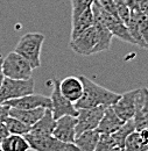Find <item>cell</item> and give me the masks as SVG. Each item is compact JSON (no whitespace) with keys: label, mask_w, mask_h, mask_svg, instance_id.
Returning <instances> with one entry per match:
<instances>
[{"label":"cell","mask_w":148,"mask_h":151,"mask_svg":"<svg viewBox=\"0 0 148 151\" xmlns=\"http://www.w3.org/2000/svg\"><path fill=\"white\" fill-rule=\"evenodd\" d=\"M83 84V93L82 96L75 102V107L79 108H93V107H109L112 106L118 99L120 94L107 90L98 84H96L91 79L85 76L79 77Z\"/></svg>","instance_id":"6da1fadb"},{"label":"cell","mask_w":148,"mask_h":151,"mask_svg":"<svg viewBox=\"0 0 148 151\" xmlns=\"http://www.w3.org/2000/svg\"><path fill=\"white\" fill-rule=\"evenodd\" d=\"M46 36L41 33H27L22 35L15 45V52L23 57L30 66L37 69L41 66V49Z\"/></svg>","instance_id":"7a4b0ae2"},{"label":"cell","mask_w":148,"mask_h":151,"mask_svg":"<svg viewBox=\"0 0 148 151\" xmlns=\"http://www.w3.org/2000/svg\"><path fill=\"white\" fill-rule=\"evenodd\" d=\"M91 8H92L93 18H94V19H98L99 21H102V22L105 24V27L110 30L112 36H115V37L120 38L121 41L127 42V43H130V44H136L135 41L133 40V37L131 36L127 26H126L121 20L119 19V17L105 12V11L98 5V2H97L96 0H94V2L92 4Z\"/></svg>","instance_id":"3957f363"},{"label":"cell","mask_w":148,"mask_h":151,"mask_svg":"<svg viewBox=\"0 0 148 151\" xmlns=\"http://www.w3.org/2000/svg\"><path fill=\"white\" fill-rule=\"evenodd\" d=\"M1 70L6 78L18 80L29 79L33 75V68L30 64L15 51H12L6 57H2Z\"/></svg>","instance_id":"277c9868"},{"label":"cell","mask_w":148,"mask_h":151,"mask_svg":"<svg viewBox=\"0 0 148 151\" xmlns=\"http://www.w3.org/2000/svg\"><path fill=\"white\" fill-rule=\"evenodd\" d=\"M25 137L33 151H78L74 143L62 142L53 135H34L27 132Z\"/></svg>","instance_id":"5b68a950"},{"label":"cell","mask_w":148,"mask_h":151,"mask_svg":"<svg viewBox=\"0 0 148 151\" xmlns=\"http://www.w3.org/2000/svg\"><path fill=\"white\" fill-rule=\"evenodd\" d=\"M35 83L33 78L26 80H18L11 78H4L0 86V104H4L8 100L17 99L23 95L30 94L34 92Z\"/></svg>","instance_id":"8992f818"},{"label":"cell","mask_w":148,"mask_h":151,"mask_svg":"<svg viewBox=\"0 0 148 151\" xmlns=\"http://www.w3.org/2000/svg\"><path fill=\"white\" fill-rule=\"evenodd\" d=\"M97 44H98V34L94 26H91L90 28L78 34L76 37L70 38L69 47L74 52L78 55L89 56L94 54Z\"/></svg>","instance_id":"52a82bcc"},{"label":"cell","mask_w":148,"mask_h":151,"mask_svg":"<svg viewBox=\"0 0 148 151\" xmlns=\"http://www.w3.org/2000/svg\"><path fill=\"white\" fill-rule=\"evenodd\" d=\"M104 106L93 108H79L76 115V136L82 132L94 130L104 114Z\"/></svg>","instance_id":"ba28073f"},{"label":"cell","mask_w":148,"mask_h":151,"mask_svg":"<svg viewBox=\"0 0 148 151\" xmlns=\"http://www.w3.org/2000/svg\"><path fill=\"white\" fill-rule=\"evenodd\" d=\"M50 81L53 84L52 95L49 96L50 98V102H52L50 111L53 113L54 119L57 120V119H59L61 116H64V115L76 116L78 111L75 107V105L73 102H70L68 99H65L59 92V86H58L59 80L54 79V80H50Z\"/></svg>","instance_id":"9c48e42d"},{"label":"cell","mask_w":148,"mask_h":151,"mask_svg":"<svg viewBox=\"0 0 148 151\" xmlns=\"http://www.w3.org/2000/svg\"><path fill=\"white\" fill-rule=\"evenodd\" d=\"M138 93H139V88L128 91L124 94H120L119 99L111 106L123 122H126L131 119H133V115L135 112Z\"/></svg>","instance_id":"30bf717a"},{"label":"cell","mask_w":148,"mask_h":151,"mask_svg":"<svg viewBox=\"0 0 148 151\" xmlns=\"http://www.w3.org/2000/svg\"><path fill=\"white\" fill-rule=\"evenodd\" d=\"M11 108H17V109H35V108H50L52 102L50 98L37 93H30V94L23 95L17 99L8 100L4 102Z\"/></svg>","instance_id":"8fae6325"},{"label":"cell","mask_w":148,"mask_h":151,"mask_svg":"<svg viewBox=\"0 0 148 151\" xmlns=\"http://www.w3.org/2000/svg\"><path fill=\"white\" fill-rule=\"evenodd\" d=\"M52 135L62 142L74 143L76 138V116L64 115L57 119Z\"/></svg>","instance_id":"7c38bea8"},{"label":"cell","mask_w":148,"mask_h":151,"mask_svg":"<svg viewBox=\"0 0 148 151\" xmlns=\"http://www.w3.org/2000/svg\"><path fill=\"white\" fill-rule=\"evenodd\" d=\"M133 122L136 132L148 129V93L146 87L139 88Z\"/></svg>","instance_id":"4fadbf2b"},{"label":"cell","mask_w":148,"mask_h":151,"mask_svg":"<svg viewBox=\"0 0 148 151\" xmlns=\"http://www.w3.org/2000/svg\"><path fill=\"white\" fill-rule=\"evenodd\" d=\"M59 92L65 99H68L70 102H75L82 96L83 93V84L79 77L70 76L62 80H59Z\"/></svg>","instance_id":"5bb4252c"},{"label":"cell","mask_w":148,"mask_h":151,"mask_svg":"<svg viewBox=\"0 0 148 151\" xmlns=\"http://www.w3.org/2000/svg\"><path fill=\"white\" fill-rule=\"evenodd\" d=\"M124 122L119 119V116L115 114V112L113 111L111 106L109 107H105L104 109V114L98 123V127H97V132L99 134H107L110 135L112 132H114L117 129H119L121 127Z\"/></svg>","instance_id":"9a60e30c"},{"label":"cell","mask_w":148,"mask_h":151,"mask_svg":"<svg viewBox=\"0 0 148 151\" xmlns=\"http://www.w3.org/2000/svg\"><path fill=\"white\" fill-rule=\"evenodd\" d=\"M124 151H148V129L130 134L125 141Z\"/></svg>","instance_id":"2e32d148"},{"label":"cell","mask_w":148,"mask_h":151,"mask_svg":"<svg viewBox=\"0 0 148 151\" xmlns=\"http://www.w3.org/2000/svg\"><path fill=\"white\" fill-rule=\"evenodd\" d=\"M46 108H35V109H17L9 107V116L18 119L22 123L28 127H32L35 122H37L44 113Z\"/></svg>","instance_id":"e0dca14e"},{"label":"cell","mask_w":148,"mask_h":151,"mask_svg":"<svg viewBox=\"0 0 148 151\" xmlns=\"http://www.w3.org/2000/svg\"><path fill=\"white\" fill-rule=\"evenodd\" d=\"M56 120L53 116L50 108H46L42 117L30 127V134L34 135H52L55 128Z\"/></svg>","instance_id":"ac0fdd59"},{"label":"cell","mask_w":148,"mask_h":151,"mask_svg":"<svg viewBox=\"0 0 148 151\" xmlns=\"http://www.w3.org/2000/svg\"><path fill=\"white\" fill-rule=\"evenodd\" d=\"M93 20H94L93 26H94V28L97 30V34H98V44L96 47L94 54H99V52H103V51H109L110 48H111V42L113 36L102 21H99L98 19H94V18H93Z\"/></svg>","instance_id":"d6986e66"},{"label":"cell","mask_w":148,"mask_h":151,"mask_svg":"<svg viewBox=\"0 0 148 151\" xmlns=\"http://www.w3.org/2000/svg\"><path fill=\"white\" fill-rule=\"evenodd\" d=\"M1 151H28L30 150L29 143L26 139L25 135H14L9 134L1 143H0Z\"/></svg>","instance_id":"ffe728a7"},{"label":"cell","mask_w":148,"mask_h":151,"mask_svg":"<svg viewBox=\"0 0 148 151\" xmlns=\"http://www.w3.org/2000/svg\"><path fill=\"white\" fill-rule=\"evenodd\" d=\"M93 13L92 8H88L85 9L83 13H81L78 17H76L75 19L71 20L73 23V28H71V38L76 37L78 34H81L82 32H84L85 29L90 28L93 26Z\"/></svg>","instance_id":"44dd1931"},{"label":"cell","mask_w":148,"mask_h":151,"mask_svg":"<svg viewBox=\"0 0 148 151\" xmlns=\"http://www.w3.org/2000/svg\"><path fill=\"white\" fill-rule=\"evenodd\" d=\"M98 138H99V132L96 129L89 130L76 136L74 144L77 147L78 151H94Z\"/></svg>","instance_id":"7402d4cb"},{"label":"cell","mask_w":148,"mask_h":151,"mask_svg":"<svg viewBox=\"0 0 148 151\" xmlns=\"http://www.w3.org/2000/svg\"><path fill=\"white\" fill-rule=\"evenodd\" d=\"M134 130H135V127H134L133 119H131L128 121L124 122L119 129H117L114 132L110 134L112 137V141H113L114 147H124L127 136H128L130 134H132Z\"/></svg>","instance_id":"603a6c76"},{"label":"cell","mask_w":148,"mask_h":151,"mask_svg":"<svg viewBox=\"0 0 148 151\" xmlns=\"http://www.w3.org/2000/svg\"><path fill=\"white\" fill-rule=\"evenodd\" d=\"M4 123H5V126H6V128H7V130H8L9 134L26 135L27 132H29V130H30V127L26 126L25 123L19 121L18 119H14L12 116H8Z\"/></svg>","instance_id":"cb8c5ba5"},{"label":"cell","mask_w":148,"mask_h":151,"mask_svg":"<svg viewBox=\"0 0 148 151\" xmlns=\"http://www.w3.org/2000/svg\"><path fill=\"white\" fill-rule=\"evenodd\" d=\"M93 2H94V0H71V5H73L71 20L75 19L76 17H78L85 9L90 8Z\"/></svg>","instance_id":"d4e9b609"},{"label":"cell","mask_w":148,"mask_h":151,"mask_svg":"<svg viewBox=\"0 0 148 151\" xmlns=\"http://www.w3.org/2000/svg\"><path fill=\"white\" fill-rule=\"evenodd\" d=\"M114 147L111 135L107 134H99V138L96 145L94 151H110Z\"/></svg>","instance_id":"484cf974"},{"label":"cell","mask_w":148,"mask_h":151,"mask_svg":"<svg viewBox=\"0 0 148 151\" xmlns=\"http://www.w3.org/2000/svg\"><path fill=\"white\" fill-rule=\"evenodd\" d=\"M98 2V5L107 13L110 14H113V15H117V7H115V2L114 0H96Z\"/></svg>","instance_id":"4316f807"},{"label":"cell","mask_w":148,"mask_h":151,"mask_svg":"<svg viewBox=\"0 0 148 151\" xmlns=\"http://www.w3.org/2000/svg\"><path fill=\"white\" fill-rule=\"evenodd\" d=\"M9 116V107L5 104H0V123H4Z\"/></svg>","instance_id":"83f0119b"},{"label":"cell","mask_w":148,"mask_h":151,"mask_svg":"<svg viewBox=\"0 0 148 151\" xmlns=\"http://www.w3.org/2000/svg\"><path fill=\"white\" fill-rule=\"evenodd\" d=\"M8 135H9V132L7 130L5 123H0V143H1Z\"/></svg>","instance_id":"f1b7e54d"},{"label":"cell","mask_w":148,"mask_h":151,"mask_svg":"<svg viewBox=\"0 0 148 151\" xmlns=\"http://www.w3.org/2000/svg\"><path fill=\"white\" fill-rule=\"evenodd\" d=\"M1 63H2V57L0 56V86H1L2 80H4V78H5V76L2 73V70H1Z\"/></svg>","instance_id":"f546056e"},{"label":"cell","mask_w":148,"mask_h":151,"mask_svg":"<svg viewBox=\"0 0 148 151\" xmlns=\"http://www.w3.org/2000/svg\"><path fill=\"white\" fill-rule=\"evenodd\" d=\"M110 151H124V147H113Z\"/></svg>","instance_id":"4dcf8cb0"},{"label":"cell","mask_w":148,"mask_h":151,"mask_svg":"<svg viewBox=\"0 0 148 151\" xmlns=\"http://www.w3.org/2000/svg\"><path fill=\"white\" fill-rule=\"evenodd\" d=\"M140 1H147V0H140Z\"/></svg>","instance_id":"1f68e13d"},{"label":"cell","mask_w":148,"mask_h":151,"mask_svg":"<svg viewBox=\"0 0 148 151\" xmlns=\"http://www.w3.org/2000/svg\"><path fill=\"white\" fill-rule=\"evenodd\" d=\"M0 151H1V150H0Z\"/></svg>","instance_id":"d6a6232c"}]
</instances>
